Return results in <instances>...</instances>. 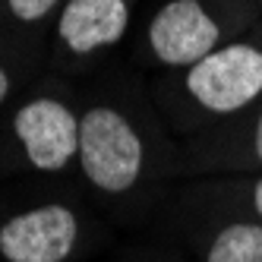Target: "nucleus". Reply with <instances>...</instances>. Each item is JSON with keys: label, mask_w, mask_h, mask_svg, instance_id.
Wrapping results in <instances>:
<instances>
[{"label": "nucleus", "mask_w": 262, "mask_h": 262, "mask_svg": "<svg viewBox=\"0 0 262 262\" xmlns=\"http://www.w3.org/2000/svg\"><path fill=\"white\" fill-rule=\"evenodd\" d=\"M7 92H10V79H7V73H4V67H0V104H4V98H7Z\"/></svg>", "instance_id": "1a4fd4ad"}, {"label": "nucleus", "mask_w": 262, "mask_h": 262, "mask_svg": "<svg viewBox=\"0 0 262 262\" xmlns=\"http://www.w3.org/2000/svg\"><path fill=\"white\" fill-rule=\"evenodd\" d=\"M186 89L202 107L215 114L247 107L262 92V51L253 45L215 48L209 57L190 67Z\"/></svg>", "instance_id": "f03ea898"}, {"label": "nucleus", "mask_w": 262, "mask_h": 262, "mask_svg": "<svg viewBox=\"0 0 262 262\" xmlns=\"http://www.w3.org/2000/svg\"><path fill=\"white\" fill-rule=\"evenodd\" d=\"M76 240V218L67 205H41L0 228V256L7 262H60Z\"/></svg>", "instance_id": "20e7f679"}, {"label": "nucleus", "mask_w": 262, "mask_h": 262, "mask_svg": "<svg viewBox=\"0 0 262 262\" xmlns=\"http://www.w3.org/2000/svg\"><path fill=\"white\" fill-rule=\"evenodd\" d=\"M13 129L38 171H60L73 152H79V120L54 98L29 101L16 114Z\"/></svg>", "instance_id": "39448f33"}, {"label": "nucleus", "mask_w": 262, "mask_h": 262, "mask_svg": "<svg viewBox=\"0 0 262 262\" xmlns=\"http://www.w3.org/2000/svg\"><path fill=\"white\" fill-rule=\"evenodd\" d=\"M54 7H57V0H10L13 16H16V19H23V23L41 19V16H48Z\"/></svg>", "instance_id": "6e6552de"}, {"label": "nucleus", "mask_w": 262, "mask_h": 262, "mask_svg": "<svg viewBox=\"0 0 262 262\" xmlns=\"http://www.w3.org/2000/svg\"><path fill=\"white\" fill-rule=\"evenodd\" d=\"M218 23L199 0H171L148 26V45L167 67H193L218 48Z\"/></svg>", "instance_id": "7ed1b4c3"}, {"label": "nucleus", "mask_w": 262, "mask_h": 262, "mask_svg": "<svg viewBox=\"0 0 262 262\" xmlns=\"http://www.w3.org/2000/svg\"><path fill=\"white\" fill-rule=\"evenodd\" d=\"M253 205H256V212L262 215V180L256 183V190H253Z\"/></svg>", "instance_id": "9d476101"}, {"label": "nucleus", "mask_w": 262, "mask_h": 262, "mask_svg": "<svg viewBox=\"0 0 262 262\" xmlns=\"http://www.w3.org/2000/svg\"><path fill=\"white\" fill-rule=\"evenodd\" d=\"M205 262H262L259 224H228L212 243Z\"/></svg>", "instance_id": "0eeeda50"}, {"label": "nucleus", "mask_w": 262, "mask_h": 262, "mask_svg": "<svg viewBox=\"0 0 262 262\" xmlns=\"http://www.w3.org/2000/svg\"><path fill=\"white\" fill-rule=\"evenodd\" d=\"M79 161L98 190L123 193L142 171V142L123 114L92 107L79 120Z\"/></svg>", "instance_id": "f257e3e1"}, {"label": "nucleus", "mask_w": 262, "mask_h": 262, "mask_svg": "<svg viewBox=\"0 0 262 262\" xmlns=\"http://www.w3.org/2000/svg\"><path fill=\"white\" fill-rule=\"evenodd\" d=\"M129 10L123 0H70L60 13V38L70 51L92 54L123 38Z\"/></svg>", "instance_id": "423d86ee"}, {"label": "nucleus", "mask_w": 262, "mask_h": 262, "mask_svg": "<svg viewBox=\"0 0 262 262\" xmlns=\"http://www.w3.org/2000/svg\"><path fill=\"white\" fill-rule=\"evenodd\" d=\"M256 155H259V161H262V117H259V123H256Z\"/></svg>", "instance_id": "9b49d317"}]
</instances>
